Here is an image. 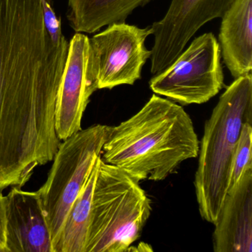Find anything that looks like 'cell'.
<instances>
[{
    "label": "cell",
    "instance_id": "obj_17",
    "mask_svg": "<svg viewBox=\"0 0 252 252\" xmlns=\"http://www.w3.org/2000/svg\"><path fill=\"white\" fill-rule=\"evenodd\" d=\"M6 197L0 191V252H6Z\"/></svg>",
    "mask_w": 252,
    "mask_h": 252
},
{
    "label": "cell",
    "instance_id": "obj_15",
    "mask_svg": "<svg viewBox=\"0 0 252 252\" xmlns=\"http://www.w3.org/2000/svg\"><path fill=\"white\" fill-rule=\"evenodd\" d=\"M249 168H252V122H246L242 126L231 160L227 192L235 187Z\"/></svg>",
    "mask_w": 252,
    "mask_h": 252
},
{
    "label": "cell",
    "instance_id": "obj_5",
    "mask_svg": "<svg viewBox=\"0 0 252 252\" xmlns=\"http://www.w3.org/2000/svg\"><path fill=\"white\" fill-rule=\"evenodd\" d=\"M110 129L107 125H93L61 141L47 181L37 191L54 252L67 214L101 156Z\"/></svg>",
    "mask_w": 252,
    "mask_h": 252
},
{
    "label": "cell",
    "instance_id": "obj_4",
    "mask_svg": "<svg viewBox=\"0 0 252 252\" xmlns=\"http://www.w3.org/2000/svg\"><path fill=\"white\" fill-rule=\"evenodd\" d=\"M151 200L127 173L100 159L85 252H125L141 237Z\"/></svg>",
    "mask_w": 252,
    "mask_h": 252
},
{
    "label": "cell",
    "instance_id": "obj_6",
    "mask_svg": "<svg viewBox=\"0 0 252 252\" xmlns=\"http://www.w3.org/2000/svg\"><path fill=\"white\" fill-rule=\"evenodd\" d=\"M220 56L215 35L202 34L169 67L153 76L150 89L181 105L204 104L224 87Z\"/></svg>",
    "mask_w": 252,
    "mask_h": 252
},
{
    "label": "cell",
    "instance_id": "obj_11",
    "mask_svg": "<svg viewBox=\"0 0 252 252\" xmlns=\"http://www.w3.org/2000/svg\"><path fill=\"white\" fill-rule=\"evenodd\" d=\"M214 225V252H252V168L227 192Z\"/></svg>",
    "mask_w": 252,
    "mask_h": 252
},
{
    "label": "cell",
    "instance_id": "obj_7",
    "mask_svg": "<svg viewBox=\"0 0 252 252\" xmlns=\"http://www.w3.org/2000/svg\"><path fill=\"white\" fill-rule=\"evenodd\" d=\"M151 34L150 27L119 23L89 38L88 73L97 90L133 85L141 79L143 67L151 57L145 46Z\"/></svg>",
    "mask_w": 252,
    "mask_h": 252
},
{
    "label": "cell",
    "instance_id": "obj_10",
    "mask_svg": "<svg viewBox=\"0 0 252 252\" xmlns=\"http://www.w3.org/2000/svg\"><path fill=\"white\" fill-rule=\"evenodd\" d=\"M6 197V252H54L37 191L12 187Z\"/></svg>",
    "mask_w": 252,
    "mask_h": 252
},
{
    "label": "cell",
    "instance_id": "obj_14",
    "mask_svg": "<svg viewBox=\"0 0 252 252\" xmlns=\"http://www.w3.org/2000/svg\"><path fill=\"white\" fill-rule=\"evenodd\" d=\"M100 159L101 156L97 158L86 183L67 214L54 252H85L93 191Z\"/></svg>",
    "mask_w": 252,
    "mask_h": 252
},
{
    "label": "cell",
    "instance_id": "obj_13",
    "mask_svg": "<svg viewBox=\"0 0 252 252\" xmlns=\"http://www.w3.org/2000/svg\"><path fill=\"white\" fill-rule=\"evenodd\" d=\"M152 0H68L67 20L76 33H94L113 23H125L138 7Z\"/></svg>",
    "mask_w": 252,
    "mask_h": 252
},
{
    "label": "cell",
    "instance_id": "obj_12",
    "mask_svg": "<svg viewBox=\"0 0 252 252\" xmlns=\"http://www.w3.org/2000/svg\"><path fill=\"white\" fill-rule=\"evenodd\" d=\"M219 45L234 79L252 73V0H237L222 17Z\"/></svg>",
    "mask_w": 252,
    "mask_h": 252
},
{
    "label": "cell",
    "instance_id": "obj_16",
    "mask_svg": "<svg viewBox=\"0 0 252 252\" xmlns=\"http://www.w3.org/2000/svg\"><path fill=\"white\" fill-rule=\"evenodd\" d=\"M43 12L44 23L47 32L57 46L69 44L62 31L61 20L57 17L54 9L53 0H40Z\"/></svg>",
    "mask_w": 252,
    "mask_h": 252
},
{
    "label": "cell",
    "instance_id": "obj_8",
    "mask_svg": "<svg viewBox=\"0 0 252 252\" xmlns=\"http://www.w3.org/2000/svg\"><path fill=\"white\" fill-rule=\"evenodd\" d=\"M237 1L172 0L166 15L150 26L155 36L150 57L152 74H159L169 67L202 26L221 18Z\"/></svg>",
    "mask_w": 252,
    "mask_h": 252
},
{
    "label": "cell",
    "instance_id": "obj_3",
    "mask_svg": "<svg viewBox=\"0 0 252 252\" xmlns=\"http://www.w3.org/2000/svg\"><path fill=\"white\" fill-rule=\"evenodd\" d=\"M252 123V73L235 79L206 122L194 186L200 216L214 224L228 191L231 160L243 125Z\"/></svg>",
    "mask_w": 252,
    "mask_h": 252
},
{
    "label": "cell",
    "instance_id": "obj_2",
    "mask_svg": "<svg viewBox=\"0 0 252 252\" xmlns=\"http://www.w3.org/2000/svg\"><path fill=\"white\" fill-rule=\"evenodd\" d=\"M199 144L182 106L154 94L138 113L111 126L101 158L138 182L161 181L197 158Z\"/></svg>",
    "mask_w": 252,
    "mask_h": 252
},
{
    "label": "cell",
    "instance_id": "obj_9",
    "mask_svg": "<svg viewBox=\"0 0 252 252\" xmlns=\"http://www.w3.org/2000/svg\"><path fill=\"white\" fill-rule=\"evenodd\" d=\"M88 56L89 37L76 33L69 42L56 110V130L61 141L82 129L84 113L97 91L88 76Z\"/></svg>",
    "mask_w": 252,
    "mask_h": 252
},
{
    "label": "cell",
    "instance_id": "obj_1",
    "mask_svg": "<svg viewBox=\"0 0 252 252\" xmlns=\"http://www.w3.org/2000/svg\"><path fill=\"white\" fill-rule=\"evenodd\" d=\"M69 44L57 46L39 0H0V191L54 160L59 90Z\"/></svg>",
    "mask_w": 252,
    "mask_h": 252
}]
</instances>
